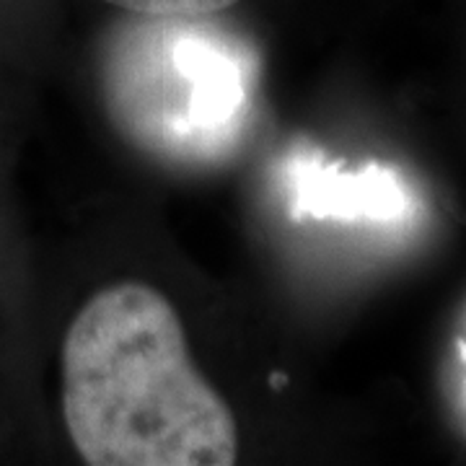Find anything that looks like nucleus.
Listing matches in <instances>:
<instances>
[{
  "label": "nucleus",
  "mask_w": 466,
  "mask_h": 466,
  "mask_svg": "<svg viewBox=\"0 0 466 466\" xmlns=\"http://www.w3.org/2000/svg\"><path fill=\"white\" fill-rule=\"evenodd\" d=\"M63 410L94 466H228L238 431L195 368L182 321L143 283L104 288L63 345Z\"/></svg>",
  "instance_id": "obj_1"
},
{
  "label": "nucleus",
  "mask_w": 466,
  "mask_h": 466,
  "mask_svg": "<svg viewBox=\"0 0 466 466\" xmlns=\"http://www.w3.org/2000/svg\"><path fill=\"white\" fill-rule=\"evenodd\" d=\"M106 57L112 116L133 140L174 161H216L236 148L251 112L257 57L200 18H150Z\"/></svg>",
  "instance_id": "obj_2"
},
{
  "label": "nucleus",
  "mask_w": 466,
  "mask_h": 466,
  "mask_svg": "<svg viewBox=\"0 0 466 466\" xmlns=\"http://www.w3.org/2000/svg\"><path fill=\"white\" fill-rule=\"evenodd\" d=\"M293 216L337 220H401L410 198L394 171L370 164L363 171H342L319 156H296L285 168Z\"/></svg>",
  "instance_id": "obj_3"
},
{
  "label": "nucleus",
  "mask_w": 466,
  "mask_h": 466,
  "mask_svg": "<svg viewBox=\"0 0 466 466\" xmlns=\"http://www.w3.org/2000/svg\"><path fill=\"white\" fill-rule=\"evenodd\" d=\"M127 14L150 18H208L236 5L238 0H104Z\"/></svg>",
  "instance_id": "obj_4"
}]
</instances>
